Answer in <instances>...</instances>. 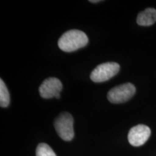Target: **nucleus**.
Masks as SVG:
<instances>
[{
    "label": "nucleus",
    "instance_id": "10",
    "mask_svg": "<svg viewBox=\"0 0 156 156\" xmlns=\"http://www.w3.org/2000/svg\"><path fill=\"white\" fill-rule=\"evenodd\" d=\"M90 2H94V3H95V2H101L100 0H95V1H92V0H91V1H90Z\"/></svg>",
    "mask_w": 156,
    "mask_h": 156
},
{
    "label": "nucleus",
    "instance_id": "2",
    "mask_svg": "<svg viewBox=\"0 0 156 156\" xmlns=\"http://www.w3.org/2000/svg\"><path fill=\"white\" fill-rule=\"evenodd\" d=\"M54 127L58 136L64 141H70L73 139V118L67 112L58 115L54 122Z\"/></svg>",
    "mask_w": 156,
    "mask_h": 156
},
{
    "label": "nucleus",
    "instance_id": "8",
    "mask_svg": "<svg viewBox=\"0 0 156 156\" xmlns=\"http://www.w3.org/2000/svg\"><path fill=\"white\" fill-rule=\"evenodd\" d=\"M10 98L9 93L2 80H0V106L2 108H6L9 106Z\"/></svg>",
    "mask_w": 156,
    "mask_h": 156
},
{
    "label": "nucleus",
    "instance_id": "3",
    "mask_svg": "<svg viewBox=\"0 0 156 156\" xmlns=\"http://www.w3.org/2000/svg\"><path fill=\"white\" fill-rule=\"evenodd\" d=\"M119 64L116 62H106L97 66L90 74L91 80L95 83H103L118 74Z\"/></svg>",
    "mask_w": 156,
    "mask_h": 156
},
{
    "label": "nucleus",
    "instance_id": "9",
    "mask_svg": "<svg viewBox=\"0 0 156 156\" xmlns=\"http://www.w3.org/2000/svg\"><path fill=\"white\" fill-rule=\"evenodd\" d=\"M36 156H56L53 150L47 144L41 143L36 148Z\"/></svg>",
    "mask_w": 156,
    "mask_h": 156
},
{
    "label": "nucleus",
    "instance_id": "1",
    "mask_svg": "<svg viewBox=\"0 0 156 156\" xmlns=\"http://www.w3.org/2000/svg\"><path fill=\"white\" fill-rule=\"evenodd\" d=\"M88 43L87 35L79 30H70L60 37L58 46L65 52H72L85 47Z\"/></svg>",
    "mask_w": 156,
    "mask_h": 156
},
{
    "label": "nucleus",
    "instance_id": "4",
    "mask_svg": "<svg viewBox=\"0 0 156 156\" xmlns=\"http://www.w3.org/2000/svg\"><path fill=\"white\" fill-rule=\"evenodd\" d=\"M136 88L132 83H125L111 89L107 94L108 101L112 103L126 102L135 94Z\"/></svg>",
    "mask_w": 156,
    "mask_h": 156
},
{
    "label": "nucleus",
    "instance_id": "5",
    "mask_svg": "<svg viewBox=\"0 0 156 156\" xmlns=\"http://www.w3.org/2000/svg\"><path fill=\"white\" fill-rule=\"evenodd\" d=\"M151 129L144 124H139L129 130L128 134L129 142L132 146L139 147L145 143L151 136Z\"/></svg>",
    "mask_w": 156,
    "mask_h": 156
},
{
    "label": "nucleus",
    "instance_id": "7",
    "mask_svg": "<svg viewBox=\"0 0 156 156\" xmlns=\"http://www.w3.org/2000/svg\"><path fill=\"white\" fill-rule=\"evenodd\" d=\"M137 24L142 26H151L156 22V9L147 8L138 15Z\"/></svg>",
    "mask_w": 156,
    "mask_h": 156
},
{
    "label": "nucleus",
    "instance_id": "6",
    "mask_svg": "<svg viewBox=\"0 0 156 156\" xmlns=\"http://www.w3.org/2000/svg\"><path fill=\"white\" fill-rule=\"evenodd\" d=\"M62 90L61 81L56 77H48L39 87V93L44 98H51L60 94Z\"/></svg>",
    "mask_w": 156,
    "mask_h": 156
}]
</instances>
